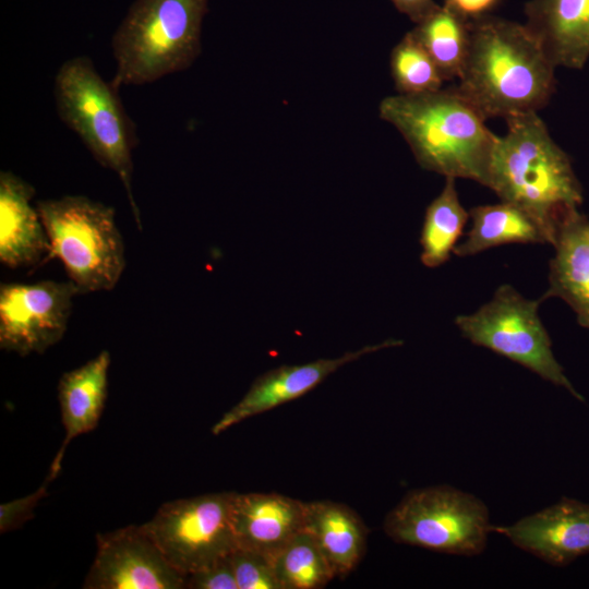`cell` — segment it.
<instances>
[{
  "instance_id": "19",
  "label": "cell",
  "mask_w": 589,
  "mask_h": 589,
  "mask_svg": "<svg viewBox=\"0 0 589 589\" xmlns=\"http://www.w3.org/2000/svg\"><path fill=\"white\" fill-rule=\"evenodd\" d=\"M304 530L311 534L336 577L351 573L365 553L368 528L360 516L342 503L304 502Z\"/></svg>"
},
{
  "instance_id": "5",
  "label": "cell",
  "mask_w": 589,
  "mask_h": 589,
  "mask_svg": "<svg viewBox=\"0 0 589 589\" xmlns=\"http://www.w3.org/2000/svg\"><path fill=\"white\" fill-rule=\"evenodd\" d=\"M119 88L106 82L85 56L61 64L55 77V101L61 121L83 142L96 161L122 182L136 226L140 209L132 192L135 125L128 116Z\"/></svg>"
},
{
  "instance_id": "24",
  "label": "cell",
  "mask_w": 589,
  "mask_h": 589,
  "mask_svg": "<svg viewBox=\"0 0 589 589\" xmlns=\"http://www.w3.org/2000/svg\"><path fill=\"white\" fill-rule=\"evenodd\" d=\"M390 72L398 94H422L442 88L444 79L433 59L408 32L394 47Z\"/></svg>"
},
{
  "instance_id": "14",
  "label": "cell",
  "mask_w": 589,
  "mask_h": 589,
  "mask_svg": "<svg viewBox=\"0 0 589 589\" xmlns=\"http://www.w3.org/2000/svg\"><path fill=\"white\" fill-rule=\"evenodd\" d=\"M232 526L239 549L272 558L304 530V502L274 492H236Z\"/></svg>"
},
{
  "instance_id": "3",
  "label": "cell",
  "mask_w": 589,
  "mask_h": 589,
  "mask_svg": "<svg viewBox=\"0 0 589 589\" xmlns=\"http://www.w3.org/2000/svg\"><path fill=\"white\" fill-rule=\"evenodd\" d=\"M492 153L488 187L501 201L528 212L553 244L560 219L578 208L582 187L569 156L552 139L538 112L512 117Z\"/></svg>"
},
{
  "instance_id": "4",
  "label": "cell",
  "mask_w": 589,
  "mask_h": 589,
  "mask_svg": "<svg viewBox=\"0 0 589 589\" xmlns=\"http://www.w3.org/2000/svg\"><path fill=\"white\" fill-rule=\"evenodd\" d=\"M209 0H135L116 31L111 83L142 85L188 69L201 52Z\"/></svg>"
},
{
  "instance_id": "10",
  "label": "cell",
  "mask_w": 589,
  "mask_h": 589,
  "mask_svg": "<svg viewBox=\"0 0 589 589\" xmlns=\"http://www.w3.org/2000/svg\"><path fill=\"white\" fill-rule=\"evenodd\" d=\"M80 294L70 281L0 285V348L21 357L44 353L64 336Z\"/></svg>"
},
{
  "instance_id": "13",
  "label": "cell",
  "mask_w": 589,
  "mask_h": 589,
  "mask_svg": "<svg viewBox=\"0 0 589 589\" xmlns=\"http://www.w3.org/2000/svg\"><path fill=\"white\" fill-rule=\"evenodd\" d=\"M399 345L400 340L389 339L348 351L337 358H322L304 364L272 369L254 380L243 397L212 426V433L218 435L249 418L297 399L345 364L380 349Z\"/></svg>"
},
{
  "instance_id": "23",
  "label": "cell",
  "mask_w": 589,
  "mask_h": 589,
  "mask_svg": "<svg viewBox=\"0 0 589 589\" xmlns=\"http://www.w3.org/2000/svg\"><path fill=\"white\" fill-rule=\"evenodd\" d=\"M271 561L281 589H320L336 577L305 530L291 539Z\"/></svg>"
},
{
  "instance_id": "9",
  "label": "cell",
  "mask_w": 589,
  "mask_h": 589,
  "mask_svg": "<svg viewBox=\"0 0 589 589\" xmlns=\"http://www.w3.org/2000/svg\"><path fill=\"white\" fill-rule=\"evenodd\" d=\"M235 494L227 491L169 501L142 525L167 561L188 576L238 549L232 526Z\"/></svg>"
},
{
  "instance_id": "29",
  "label": "cell",
  "mask_w": 589,
  "mask_h": 589,
  "mask_svg": "<svg viewBox=\"0 0 589 589\" xmlns=\"http://www.w3.org/2000/svg\"><path fill=\"white\" fill-rule=\"evenodd\" d=\"M396 9L416 24L432 14L438 7L434 0H390Z\"/></svg>"
},
{
  "instance_id": "15",
  "label": "cell",
  "mask_w": 589,
  "mask_h": 589,
  "mask_svg": "<svg viewBox=\"0 0 589 589\" xmlns=\"http://www.w3.org/2000/svg\"><path fill=\"white\" fill-rule=\"evenodd\" d=\"M34 196L27 181L11 171L0 172V262L11 269L33 268L51 259Z\"/></svg>"
},
{
  "instance_id": "27",
  "label": "cell",
  "mask_w": 589,
  "mask_h": 589,
  "mask_svg": "<svg viewBox=\"0 0 589 589\" xmlns=\"http://www.w3.org/2000/svg\"><path fill=\"white\" fill-rule=\"evenodd\" d=\"M189 589H238L230 555L214 564L189 574L187 586Z\"/></svg>"
},
{
  "instance_id": "17",
  "label": "cell",
  "mask_w": 589,
  "mask_h": 589,
  "mask_svg": "<svg viewBox=\"0 0 589 589\" xmlns=\"http://www.w3.org/2000/svg\"><path fill=\"white\" fill-rule=\"evenodd\" d=\"M110 362V352L103 350L59 378L57 395L65 434L49 468L50 481L59 474L70 442L97 426L108 396Z\"/></svg>"
},
{
  "instance_id": "22",
  "label": "cell",
  "mask_w": 589,
  "mask_h": 589,
  "mask_svg": "<svg viewBox=\"0 0 589 589\" xmlns=\"http://www.w3.org/2000/svg\"><path fill=\"white\" fill-rule=\"evenodd\" d=\"M469 22L444 3L411 31L445 81L458 79L462 71L469 45Z\"/></svg>"
},
{
  "instance_id": "6",
  "label": "cell",
  "mask_w": 589,
  "mask_h": 589,
  "mask_svg": "<svg viewBox=\"0 0 589 589\" xmlns=\"http://www.w3.org/2000/svg\"><path fill=\"white\" fill-rule=\"evenodd\" d=\"M37 211L51 259L63 265L80 294L112 290L127 264L125 247L111 206L84 195L40 200Z\"/></svg>"
},
{
  "instance_id": "11",
  "label": "cell",
  "mask_w": 589,
  "mask_h": 589,
  "mask_svg": "<svg viewBox=\"0 0 589 589\" xmlns=\"http://www.w3.org/2000/svg\"><path fill=\"white\" fill-rule=\"evenodd\" d=\"M84 589H183L187 576L164 556L143 525L96 534Z\"/></svg>"
},
{
  "instance_id": "25",
  "label": "cell",
  "mask_w": 589,
  "mask_h": 589,
  "mask_svg": "<svg viewBox=\"0 0 589 589\" xmlns=\"http://www.w3.org/2000/svg\"><path fill=\"white\" fill-rule=\"evenodd\" d=\"M238 589H281L271 558L243 549L230 554Z\"/></svg>"
},
{
  "instance_id": "2",
  "label": "cell",
  "mask_w": 589,
  "mask_h": 589,
  "mask_svg": "<svg viewBox=\"0 0 589 589\" xmlns=\"http://www.w3.org/2000/svg\"><path fill=\"white\" fill-rule=\"evenodd\" d=\"M380 116L402 135L423 169L488 187L497 135L456 86L388 96Z\"/></svg>"
},
{
  "instance_id": "7",
  "label": "cell",
  "mask_w": 589,
  "mask_h": 589,
  "mask_svg": "<svg viewBox=\"0 0 589 589\" xmlns=\"http://www.w3.org/2000/svg\"><path fill=\"white\" fill-rule=\"evenodd\" d=\"M383 530L397 543L476 556L485 550L493 525L481 498L442 484L407 493L386 515Z\"/></svg>"
},
{
  "instance_id": "18",
  "label": "cell",
  "mask_w": 589,
  "mask_h": 589,
  "mask_svg": "<svg viewBox=\"0 0 589 589\" xmlns=\"http://www.w3.org/2000/svg\"><path fill=\"white\" fill-rule=\"evenodd\" d=\"M527 28L551 62L579 70L589 59V0H529Z\"/></svg>"
},
{
  "instance_id": "26",
  "label": "cell",
  "mask_w": 589,
  "mask_h": 589,
  "mask_svg": "<svg viewBox=\"0 0 589 589\" xmlns=\"http://www.w3.org/2000/svg\"><path fill=\"white\" fill-rule=\"evenodd\" d=\"M44 483L33 493L0 505V532L7 533L21 528L34 516V510L39 502L48 495V483Z\"/></svg>"
},
{
  "instance_id": "12",
  "label": "cell",
  "mask_w": 589,
  "mask_h": 589,
  "mask_svg": "<svg viewBox=\"0 0 589 589\" xmlns=\"http://www.w3.org/2000/svg\"><path fill=\"white\" fill-rule=\"evenodd\" d=\"M515 546L553 566L589 554V504L563 497L508 526H493Z\"/></svg>"
},
{
  "instance_id": "21",
  "label": "cell",
  "mask_w": 589,
  "mask_h": 589,
  "mask_svg": "<svg viewBox=\"0 0 589 589\" xmlns=\"http://www.w3.org/2000/svg\"><path fill=\"white\" fill-rule=\"evenodd\" d=\"M441 193L425 209L421 229V262L429 268L446 263L469 219L456 190V179L445 178Z\"/></svg>"
},
{
  "instance_id": "8",
  "label": "cell",
  "mask_w": 589,
  "mask_h": 589,
  "mask_svg": "<svg viewBox=\"0 0 589 589\" xmlns=\"http://www.w3.org/2000/svg\"><path fill=\"white\" fill-rule=\"evenodd\" d=\"M542 300H530L508 284L501 285L492 299L471 314L455 317L461 336L471 344L505 357L556 386L564 387L579 400L556 360L552 341L540 316Z\"/></svg>"
},
{
  "instance_id": "16",
  "label": "cell",
  "mask_w": 589,
  "mask_h": 589,
  "mask_svg": "<svg viewBox=\"0 0 589 589\" xmlns=\"http://www.w3.org/2000/svg\"><path fill=\"white\" fill-rule=\"evenodd\" d=\"M552 245L549 287L540 299L564 300L577 323L589 329V218L578 208L567 212L557 223Z\"/></svg>"
},
{
  "instance_id": "20",
  "label": "cell",
  "mask_w": 589,
  "mask_h": 589,
  "mask_svg": "<svg viewBox=\"0 0 589 589\" xmlns=\"http://www.w3.org/2000/svg\"><path fill=\"white\" fill-rule=\"evenodd\" d=\"M468 212L472 226L466 239L454 248L457 256H470L509 243L551 244L543 227L513 203L501 201L474 206Z\"/></svg>"
},
{
  "instance_id": "28",
  "label": "cell",
  "mask_w": 589,
  "mask_h": 589,
  "mask_svg": "<svg viewBox=\"0 0 589 589\" xmlns=\"http://www.w3.org/2000/svg\"><path fill=\"white\" fill-rule=\"evenodd\" d=\"M500 0H445L444 3L454 9L468 21L488 15Z\"/></svg>"
},
{
  "instance_id": "1",
  "label": "cell",
  "mask_w": 589,
  "mask_h": 589,
  "mask_svg": "<svg viewBox=\"0 0 589 589\" xmlns=\"http://www.w3.org/2000/svg\"><path fill=\"white\" fill-rule=\"evenodd\" d=\"M555 65L525 24L493 15L469 22L456 88L485 118L539 112L555 91Z\"/></svg>"
}]
</instances>
